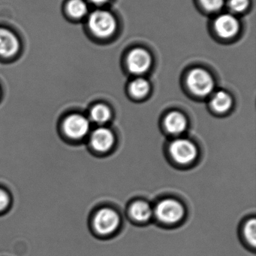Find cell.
Masks as SVG:
<instances>
[{
	"label": "cell",
	"instance_id": "18",
	"mask_svg": "<svg viewBox=\"0 0 256 256\" xmlns=\"http://www.w3.org/2000/svg\"><path fill=\"white\" fill-rule=\"evenodd\" d=\"M249 0H228V6L234 13L239 14L244 12L249 7Z\"/></svg>",
	"mask_w": 256,
	"mask_h": 256
},
{
	"label": "cell",
	"instance_id": "7",
	"mask_svg": "<svg viewBox=\"0 0 256 256\" xmlns=\"http://www.w3.org/2000/svg\"><path fill=\"white\" fill-rule=\"evenodd\" d=\"M214 28L219 37L231 38L238 33L240 24L232 14H223L215 20Z\"/></svg>",
	"mask_w": 256,
	"mask_h": 256
},
{
	"label": "cell",
	"instance_id": "6",
	"mask_svg": "<svg viewBox=\"0 0 256 256\" xmlns=\"http://www.w3.org/2000/svg\"><path fill=\"white\" fill-rule=\"evenodd\" d=\"M152 64L150 54L145 50L136 48L129 54L127 58L128 68L134 74L145 73Z\"/></svg>",
	"mask_w": 256,
	"mask_h": 256
},
{
	"label": "cell",
	"instance_id": "17",
	"mask_svg": "<svg viewBox=\"0 0 256 256\" xmlns=\"http://www.w3.org/2000/svg\"><path fill=\"white\" fill-rule=\"evenodd\" d=\"M243 236L245 240L252 248L256 244V221L255 219L248 220L243 227Z\"/></svg>",
	"mask_w": 256,
	"mask_h": 256
},
{
	"label": "cell",
	"instance_id": "15",
	"mask_svg": "<svg viewBox=\"0 0 256 256\" xmlns=\"http://www.w3.org/2000/svg\"><path fill=\"white\" fill-rule=\"evenodd\" d=\"M92 120L98 124L106 122L111 118V111L108 106L103 104L96 105L90 112Z\"/></svg>",
	"mask_w": 256,
	"mask_h": 256
},
{
	"label": "cell",
	"instance_id": "12",
	"mask_svg": "<svg viewBox=\"0 0 256 256\" xmlns=\"http://www.w3.org/2000/svg\"><path fill=\"white\" fill-rule=\"evenodd\" d=\"M130 215L138 222H147L153 215V210L147 203L138 201L131 206Z\"/></svg>",
	"mask_w": 256,
	"mask_h": 256
},
{
	"label": "cell",
	"instance_id": "19",
	"mask_svg": "<svg viewBox=\"0 0 256 256\" xmlns=\"http://www.w3.org/2000/svg\"><path fill=\"white\" fill-rule=\"evenodd\" d=\"M203 8L210 12L221 10L225 4V0H200Z\"/></svg>",
	"mask_w": 256,
	"mask_h": 256
},
{
	"label": "cell",
	"instance_id": "14",
	"mask_svg": "<svg viewBox=\"0 0 256 256\" xmlns=\"http://www.w3.org/2000/svg\"><path fill=\"white\" fill-rule=\"evenodd\" d=\"M150 90L148 82L143 78H138L130 84V92L132 96L137 98L145 97Z\"/></svg>",
	"mask_w": 256,
	"mask_h": 256
},
{
	"label": "cell",
	"instance_id": "1",
	"mask_svg": "<svg viewBox=\"0 0 256 256\" xmlns=\"http://www.w3.org/2000/svg\"><path fill=\"white\" fill-rule=\"evenodd\" d=\"M89 27L97 37H111L117 30V20L112 14L104 10H97L90 14Z\"/></svg>",
	"mask_w": 256,
	"mask_h": 256
},
{
	"label": "cell",
	"instance_id": "13",
	"mask_svg": "<svg viewBox=\"0 0 256 256\" xmlns=\"http://www.w3.org/2000/svg\"><path fill=\"white\" fill-rule=\"evenodd\" d=\"M232 100L228 93L225 92H218L213 96L211 105L213 109L219 112H225L231 108Z\"/></svg>",
	"mask_w": 256,
	"mask_h": 256
},
{
	"label": "cell",
	"instance_id": "5",
	"mask_svg": "<svg viewBox=\"0 0 256 256\" xmlns=\"http://www.w3.org/2000/svg\"><path fill=\"white\" fill-rule=\"evenodd\" d=\"M171 156L176 162L180 164H189L195 159L197 149L195 144L187 140H175L170 147Z\"/></svg>",
	"mask_w": 256,
	"mask_h": 256
},
{
	"label": "cell",
	"instance_id": "4",
	"mask_svg": "<svg viewBox=\"0 0 256 256\" xmlns=\"http://www.w3.org/2000/svg\"><path fill=\"white\" fill-rule=\"evenodd\" d=\"M187 85L193 94L204 97L213 91L214 82L208 72L203 69L196 68L188 75Z\"/></svg>",
	"mask_w": 256,
	"mask_h": 256
},
{
	"label": "cell",
	"instance_id": "9",
	"mask_svg": "<svg viewBox=\"0 0 256 256\" xmlns=\"http://www.w3.org/2000/svg\"><path fill=\"white\" fill-rule=\"evenodd\" d=\"M114 135L107 128H99L93 132L90 138L92 146L97 152H108L114 144Z\"/></svg>",
	"mask_w": 256,
	"mask_h": 256
},
{
	"label": "cell",
	"instance_id": "10",
	"mask_svg": "<svg viewBox=\"0 0 256 256\" xmlns=\"http://www.w3.org/2000/svg\"><path fill=\"white\" fill-rule=\"evenodd\" d=\"M20 48L18 38L9 30L0 28V56L10 57L15 55Z\"/></svg>",
	"mask_w": 256,
	"mask_h": 256
},
{
	"label": "cell",
	"instance_id": "2",
	"mask_svg": "<svg viewBox=\"0 0 256 256\" xmlns=\"http://www.w3.org/2000/svg\"><path fill=\"white\" fill-rule=\"evenodd\" d=\"M154 214L162 224L174 225L183 219L184 209L183 206L176 200H165L156 206Z\"/></svg>",
	"mask_w": 256,
	"mask_h": 256
},
{
	"label": "cell",
	"instance_id": "8",
	"mask_svg": "<svg viewBox=\"0 0 256 256\" xmlns=\"http://www.w3.org/2000/svg\"><path fill=\"white\" fill-rule=\"evenodd\" d=\"M90 123L87 118L81 115H72L65 120L63 130L68 136L81 138L88 132Z\"/></svg>",
	"mask_w": 256,
	"mask_h": 256
},
{
	"label": "cell",
	"instance_id": "20",
	"mask_svg": "<svg viewBox=\"0 0 256 256\" xmlns=\"http://www.w3.org/2000/svg\"><path fill=\"white\" fill-rule=\"evenodd\" d=\"M9 197L8 194L3 190L0 189V212L4 210L9 206Z\"/></svg>",
	"mask_w": 256,
	"mask_h": 256
},
{
	"label": "cell",
	"instance_id": "21",
	"mask_svg": "<svg viewBox=\"0 0 256 256\" xmlns=\"http://www.w3.org/2000/svg\"><path fill=\"white\" fill-rule=\"evenodd\" d=\"M90 1L95 4H102L104 3L107 2L108 0H90Z\"/></svg>",
	"mask_w": 256,
	"mask_h": 256
},
{
	"label": "cell",
	"instance_id": "11",
	"mask_svg": "<svg viewBox=\"0 0 256 256\" xmlns=\"http://www.w3.org/2000/svg\"><path fill=\"white\" fill-rule=\"evenodd\" d=\"M186 120L180 112H173L165 118V127L170 134L178 135L186 130Z\"/></svg>",
	"mask_w": 256,
	"mask_h": 256
},
{
	"label": "cell",
	"instance_id": "16",
	"mask_svg": "<svg viewBox=\"0 0 256 256\" xmlns=\"http://www.w3.org/2000/svg\"><path fill=\"white\" fill-rule=\"evenodd\" d=\"M68 12L75 18H81L87 14L88 7L84 0H71L68 4Z\"/></svg>",
	"mask_w": 256,
	"mask_h": 256
},
{
	"label": "cell",
	"instance_id": "3",
	"mask_svg": "<svg viewBox=\"0 0 256 256\" xmlns=\"http://www.w3.org/2000/svg\"><path fill=\"white\" fill-rule=\"evenodd\" d=\"M120 218L115 210L111 208H102L95 215L93 228L102 236H108L117 231L120 226Z\"/></svg>",
	"mask_w": 256,
	"mask_h": 256
}]
</instances>
